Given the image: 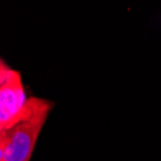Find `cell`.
Instances as JSON below:
<instances>
[{
	"mask_svg": "<svg viewBox=\"0 0 161 161\" xmlns=\"http://www.w3.org/2000/svg\"><path fill=\"white\" fill-rule=\"evenodd\" d=\"M54 102L29 96L18 121L0 130V161H30Z\"/></svg>",
	"mask_w": 161,
	"mask_h": 161,
	"instance_id": "6da1fadb",
	"label": "cell"
},
{
	"mask_svg": "<svg viewBox=\"0 0 161 161\" xmlns=\"http://www.w3.org/2000/svg\"><path fill=\"white\" fill-rule=\"evenodd\" d=\"M29 97L21 72L0 60V130L14 124L21 115Z\"/></svg>",
	"mask_w": 161,
	"mask_h": 161,
	"instance_id": "7a4b0ae2",
	"label": "cell"
}]
</instances>
